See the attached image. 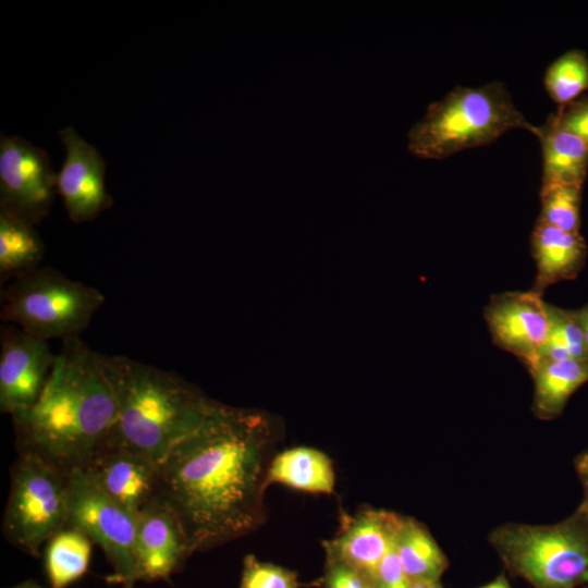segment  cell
<instances>
[{
	"label": "cell",
	"instance_id": "obj_1",
	"mask_svg": "<svg viewBox=\"0 0 588 588\" xmlns=\"http://www.w3.org/2000/svg\"><path fill=\"white\" fill-rule=\"evenodd\" d=\"M274 416L215 402L203 422L158 463V498L189 553L223 546L267 518V473L281 438Z\"/></svg>",
	"mask_w": 588,
	"mask_h": 588
},
{
	"label": "cell",
	"instance_id": "obj_2",
	"mask_svg": "<svg viewBox=\"0 0 588 588\" xmlns=\"http://www.w3.org/2000/svg\"><path fill=\"white\" fill-rule=\"evenodd\" d=\"M12 419L20 452L37 455L66 475L83 468L107 445L117 419L101 354L79 336L62 340L38 401Z\"/></svg>",
	"mask_w": 588,
	"mask_h": 588
},
{
	"label": "cell",
	"instance_id": "obj_3",
	"mask_svg": "<svg viewBox=\"0 0 588 588\" xmlns=\"http://www.w3.org/2000/svg\"><path fill=\"white\" fill-rule=\"evenodd\" d=\"M101 363L117 402L107 445L156 464L203 422L216 402L177 375L130 357L101 354Z\"/></svg>",
	"mask_w": 588,
	"mask_h": 588
},
{
	"label": "cell",
	"instance_id": "obj_4",
	"mask_svg": "<svg viewBox=\"0 0 588 588\" xmlns=\"http://www.w3.org/2000/svg\"><path fill=\"white\" fill-rule=\"evenodd\" d=\"M502 82L456 86L431 102L407 135L408 151L420 159H443L488 145L513 128L534 132Z\"/></svg>",
	"mask_w": 588,
	"mask_h": 588
},
{
	"label": "cell",
	"instance_id": "obj_5",
	"mask_svg": "<svg viewBox=\"0 0 588 588\" xmlns=\"http://www.w3.org/2000/svg\"><path fill=\"white\" fill-rule=\"evenodd\" d=\"M488 539L506 571L534 588L588 586V515L579 509L551 525L505 523Z\"/></svg>",
	"mask_w": 588,
	"mask_h": 588
},
{
	"label": "cell",
	"instance_id": "obj_6",
	"mask_svg": "<svg viewBox=\"0 0 588 588\" xmlns=\"http://www.w3.org/2000/svg\"><path fill=\"white\" fill-rule=\"evenodd\" d=\"M98 290L52 268H34L1 294V320L44 341L79 336L101 307Z\"/></svg>",
	"mask_w": 588,
	"mask_h": 588
},
{
	"label": "cell",
	"instance_id": "obj_7",
	"mask_svg": "<svg viewBox=\"0 0 588 588\" xmlns=\"http://www.w3.org/2000/svg\"><path fill=\"white\" fill-rule=\"evenodd\" d=\"M68 476L41 457L20 452L3 517L11 543L38 555L45 542L68 528Z\"/></svg>",
	"mask_w": 588,
	"mask_h": 588
},
{
	"label": "cell",
	"instance_id": "obj_8",
	"mask_svg": "<svg viewBox=\"0 0 588 588\" xmlns=\"http://www.w3.org/2000/svg\"><path fill=\"white\" fill-rule=\"evenodd\" d=\"M68 527L102 548L114 571L110 583L133 584L138 515L109 498L81 468L68 476Z\"/></svg>",
	"mask_w": 588,
	"mask_h": 588
},
{
	"label": "cell",
	"instance_id": "obj_9",
	"mask_svg": "<svg viewBox=\"0 0 588 588\" xmlns=\"http://www.w3.org/2000/svg\"><path fill=\"white\" fill-rule=\"evenodd\" d=\"M57 173L49 155L20 136L0 138V211L30 224L50 211Z\"/></svg>",
	"mask_w": 588,
	"mask_h": 588
},
{
	"label": "cell",
	"instance_id": "obj_10",
	"mask_svg": "<svg viewBox=\"0 0 588 588\" xmlns=\"http://www.w3.org/2000/svg\"><path fill=\"white\" fill-rule=\"evenodd\" d=\"M56 355L48 342L5 324L0 333V409L12 417L38 401Z\"/></svg>",
	"mask_w": 588,
	"mask_h": 588
},
{
	"label": "cell",
	"instance_id": "obj_11",
	"mask_svg": "<svg viewBox=\"0 0 588 588\" xmlns=\"http://www.w3.org/2000/svg\"><path fill=\"white\" fill-rule=\"evenodd\" d=\"M59 135L65 159L57 173V193L72 222L91 221L113 204L105 185L106 163L99 151L72 126L62 128Z\"/></svg>",
	"mask_w": 588,
	"mask_h": 588
},
{
	"label": "cell",
	"instance_id": "obj_12",
	"mask_svg": "<svg viewBox=\"0 0 588 588\" xmlns=\"http://www.w3.org/2000/svg\"><path fill=\"white\" fill-rule=\"evenodd\" d=\"M485 319L493 342L517 356L530 368L546 341L549 305L535 291L494 295L485 309Z\"/></svg>",
	"mask_w": 588,
	"mask_h": 588
},
{
	"label": "cell",
	"instance_id": "obj_13",
	"mask_svg": "<svg viewBox=\"0 0 588 588\" xmlns=\"http://www.w3.org/2000/svg\"><path fill=\"white\" fill-rule=\"evenodd\" d=\"M81 469L109 498L135 515L158 498V464L127 450L107 445Z\"/></svg>",
	"mask_w": 588,
	"mask_h": 588
},
{
	"label": "cell",
	"instance_id": "obj_14",
	"mask_svg": "<svg viewBox=\"0 0 588 588\" xmlns=\"http://www.w3.org/2000/svg\"><path fill=\"white\" fill-rule=\"evenodd\" d=\"M188 555L179 520L159 498L155 499L137 516L134 581L166 578Z\"/></svg>",
	"mask_w": 588,
	"mask_h": 588
},
{
	"label": "cell",
	"instance_id": "obj_15",
	"mask_svg": "<svg viewBox=\"0 0 588 588\" xmlns=\"http://www.w3.org/2000/svg\"><path fill=\"white\" fill-rule=\"evenodd\" d=\"M400 514L381 509H367L343 522L341 530L323 542L326 559L342 561L372 576L394 541Z\"/></svg>",
	"mask_w": 588,
	"mask_h": 588
},
{
	"label": "cell",
	"instance_id": "obj_16",
	"mask_svg": "<svg viewBox=\"0 0 588 588\" xmlns=\"http://www.w3.org/2000/svg\"><path fill=\"white\" fill-rule=\"evenodd\" d=\"M542 150L541 188L555 185L583 187L588 171V147L575 134L562 128L550 114L532 132Z\"/></svg>",
	"mask_w": 588,
	"mask_h": 588
},
{
	"label": "cell",
	"instance_id": "obj_17",
	"mask_svg": "<svg viewBox=\"0 0 588 588\" xmlns=\"http://www.w3.org/2000/svg\"><path fill=\"white\" fill-rule=\"evenodd\" d=\"M531 253L537 267L532 291L541 294L548 285L577 273L586 245L579 233L565 232L538 220L531 233Z\"/></svg>",
	"mask_w": 588,
	"mask_h": 588
},
{
	"label": "cell",
	"instance_id": "obj_18",
	"mask_svg": "<svg viewBox=\"0 0 588 588\" xmlns=\"http://www.w3.org/2000/svg\"><path fill=\"white\" fill-rule=\"evenodd\" d=\"M282 483L290 488L332 494L335 473L330 457L320 450L298 446L273 456L268 473L267 486Z\"/></svg>",
	"mask_w": 588,
	"mask_h": 588
},
{
	"label": "cell",
	"instance_id": "obj_19",
	"mask_svg": "<svg viewBox=\"0 0 588 588\" xmlns=\"http://www.w3.org/2000/svg\"><path fill=\"white\" fill-rule=\"evenodd\" d=\"M528 370L535 383L532 411L540 419L558 417L569 396L588 381V360H543Z\"/></svg>",
	"mask_w": 588,
	"mask_h": 588
},
{
	"label": "cell",
	"instance_id": "obj_20",
	"mask_svg": "<svg viewBox=\"0 0 588 588\" xmlns=\"http://www.w3.org/2000/svg\"><path fill=\"white\" fill-rule=\"evenodd\" d=\"M394 546L411 583L439 581L449 561L424 524L401 516Z\"/></svg>",
	"mask_w": 588,
	"mask_h": 588
},
{
	"label": "cell",
	"instance_id": "obj_21",
	"mask_svg": "<svg viewBox=\"0 0 588 588\" xmlns=\"http://www.w3.org/2000/svg\"><path fill=\"white\" fill-rule=\"evenodd\" d=\"M45 252L34 225L0 211V275L15 278L38 267Z\"/></svg>",
	"mask_w": 588,
	"mask_h": 588
},
{
	"label": "cell",
	"instance_id": "obj_22",
	"mask_svg": "<svg viewBox=\"0 0 588 588\" xmlns=\"http://www.w3.org/2000/svg\"><path fill=\"white\" fill-rule=\"evenodd\" d=\"M89 538L74 528L57 534L46 550V567L52 588H64L86 572L90 559Z\"/></svg>",
	"mask_w": 588,
	"mask_h": 588
},
{
	"label": "cell",
	"instance_id": "obj_23",
	"mask_svg": "<svg viewBox=\"0 0 588 588\" xmlns=\"http://www.w3.org/2000/svg\"><path fill=\"white\" fill-rule=\"evenodd\" d=\"M544 87L560 107L575 101L588 89V57L579 49H572L553 61L546 71Z\"/></svg>",
	"mask_w": 588,
	"mask_h": 588
},
{
	"label": "cell",
	"instance_id": "obj_24",
	"mask_svg": "<svg viewBox=\"0 0 588 588\" xmlns=\"http://www.w3.org/2000/svg\"><path fill=\"white\" fill-rule=\"evenodd\" d=\"M549 331L534 365L543 360H588L584 333L576 315L549 305Z\"/></svg>",
	"mask_w": 588,
	"mask_h": 588
},
{
	"label": "cell",
	"instance_id": "obj_25",
	"mask_svg": "<svg viewBox=\"0 0 588 588\" xmlns=\"http://www.w3.org/2000/svg\"><path fill=\"white\" fill-rule=\"evenodd\" d=\"M580 186L555 185L540 188L539 221L569 233H579Z\"/></svg>",
	"mask_w": 588,
	"mask_h": 588
},
{
	"label": "cell",
	"instance_id": "obj_26",
	"mask_svg": "<svg viewBox=\"0 0 588 588\" xmlns=\"http://www.w3.org/2000/svg\"><path fill=\"white\" fill-rule=\"evenodd\" d=\"M301 583L294 571L268 562H261L248 554L244 559L240 588H299Z\"/></svg>",
	"mask_w": 588,
	"mask_h": 588
},
{
	"label": "cell",
	"instance_id": "obj_27",
	"mask_svg": "<svg viewBox=\"0 0 588 588\" xmlns=\"http://www.w3.org/2000/svg\"><path fill=\"white\" fill-rule=\"evenodd\" d=\"M324 588H373L368 576L353 566L332 559H326Z\"/></svg>",
	"mask_w": 588,
	"mask_h": 588
},
{
	"label": "cell",
	"instance_id": "obj_28",
	"mask_svg": "<svg viewBox=\"0 0 588 588\" xmlns=\"http://www.w3.org/2000/svg\"><path fill=\"white\" fill-rule=\"evenodd\" d=\"M411 584L393 541L376 568L372 586L373 588H409Z\"/></svg>",
	"mask_w": 588,
	"mask_h": 588
},
{
	"label": "cell",
	"instance_id": "obj_29",
	"mask_svg": "<svg viewBox=\"0 0 588 588\" xmlns=\"http://www.w3.org/2000/svg\"><path fill=\"white\" fill-rule=\"evenodd\" d=\"M552 117L562 128L578 136L588 147V97L560 107Z\"/></svg>",
	"mask_w": 588,
	"mask_h": 588
},
{
	"label": "cell",
	"instance_id": "obj_30",
	"mask_svg": "<svg viewBox=\"0 0 588 588\" xmlns=\"http://www.w3.org/2000/svg\"><path fill=\"white\" fill-rule=\"evenodd\" d=\"M574 465L583 488V499L577 509L588 515V450L576 456Z\"/></svg>",
	"mask_w": 588,
	"mask_h": 588
},
{
	"label": "cell",
	"instance_id": "obj_31",
	"mask_svg": "<svg viewBox=\"0 0 588 588\" xmlns=\"http://www.w3.org/2000/svg\"><path fill=\"white\" fill-rule=\"evenodd\" d=\"M479 588H512L507 577L504 574L499 575L492 581L479 587Z\"/></svg>",
	"mask_w": 588,
	"mask_h": 588
},
{
	"label": "cell",
	"instance_id": "obj_32",
	"mask_svg": "<svg viewBox=\"0 0 588 588\" xmlns=\"http://www.w3.org/2000/svg\"><path fill=\"white\" fill-rule=\"evenodd\" d=\"M409 588H443L441 581H415Z\"/></svg>",
	"mask_w": 588,
	"mask_h": 588
},
{
	"label": "cell",
	"instance_id": "obj_33",
	"mask_svg": "<svg viewBox=\"0 0 588 588\" xmlns=\"http://www.w3.org/2000/svg\"><path fill=\"white\" fill-rule=\"evenodd\" d=\"M11 588H44V587H40V586L36 585L35 583L27 581V583L16 585V586L11 587Z\"/></svg>",
	"mask_w": 588,
	"mask_h": 588
},
{
	"label": "cell",
	"instance_id": "obj_34",
	"mask_svg": "<svg viewBox=\"0 0 588 588\" xmlns=\"http://www.w3.org/2000/svg\"><path fill=\"white\" fill-rule=\"evenodd\" d=\"M583 588H588V587H583Z\"/></svg>",
	"mask_w": 588,
	"mask_h": 588
},
{
	"label": "cell",
	"instance_id": "obj_35",
	"mask_svg": "<svg viewBox=\"0 0 588 588\" xmlns=\"http://www.w3.org/2000/svg\"><path fill=\"white\" fill-rule=\"evenodd\" d=\"M127 588H130V585H128V587H127Z\"/></svg>",
	"mask_w": 588,
	"mask_h": 588
},
{
	"label": "cell",
	"instance_id": "obj_36",
	"mask_svg": "<svg viewBox=\"0 0 588 588\" xmlns=\"http://www.w3.org/2000/svg\"><path fill=\"white\" fill-rule=\"evenodd\" d=\"M130 588H131V586H130Z\"/></svg>",
	"mask_w": 588,
	"mask_h": 588
}]
</instances>
